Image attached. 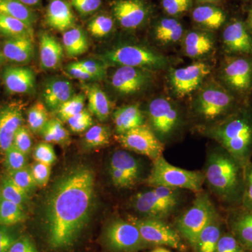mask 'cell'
<instances>
[{
    "instance_id": "obj_1",
    "label": "cell",
    "mask_w": 252,
    "mask_h": 252,
    "mask_svg": "<svg viewBox=\"0 0 252 252\" xmlns=\"http://www.w3.org/2000/svg\"><path fill=\"white\" fill-rule=\"evenodd\" d=\"M94 190V172L84 166L69 170L55 184L44 208L50 248L61 250L75 243L90 218Z\"/></svg>"
},
{
    "instance_id": "obj_2",
    "label": "cell",
    "mask_w": 252,
    "mask_h": 252,
    "mask_svg": "<svg viewBox=\"0 0 252 252\" xmlns=\"http://www.w3.org/2000/svg\"><path fill=\"white\" fill-rule=\"evenodd\" d=\"M245 168L219 146L207 153L204 167L205 184L220 203L230 209L241 206L245 188Z\"/></svg>"
},
{
    "instance_id": "obj_3",
    "label": "cell",
    "mask_w": 252,
    "mask_h": 252,
    "mask_svg": "<svg viewBox=\"0 0 252 252\" xmlns=\"http://www.w3.org/2000/svg\"><path fill=\"white\" fill-rule=\"evenodd\" d=\"M204 135L216 141L244 167L252 161V107L243 104L225 119L203 127Z\"/></svg>"
},
{
    "instance_id": "obj_4",
    "label": "cell",
    "mask_w": 252,
    "mask_h": 252,
    "mask_svg": "<svg viewBox=\"0 0 252 252\" xmlns=\"http://www.w3.org/2000/svg\"><path fill=\"white\" fill-rule=\"evenodd\" d=\"M243 104L221 84L210 82L194 97L192 112L205 127L225 119Z\"/></svg>"
},
{
    "instance_id": "obj_5",
    "label": "cell",
    "mask_w": 252,
    "mask_h": 252,
    "mask_svg": "<svg viewBox=\"0 0 252 252\" xmlns=\"http://www.w3.org/2000/svg\"><path fill=\"white\" fill-rule=\"evenodd\" d=\"M145 182L150 187L186 189L197 193L202 191L205 175L203 171L185 170L172 165L161 156L153 161Z\"/></svg>"
},
{
    "instance_id": "obj_6",
    "label": "cell",
    "mask_w": 252,
    "mask_h": 252,
    "mask_svg": "<svg viewBox=\"0 0 252 252\" xmlns=\"http://www.w3.org/2000/svg\"><path fill=\"white\" fill-rule=\"evenodd\" d=\"M181 203L180 189L155 187L136 194L131 205L142 217L164 220L177 211Z\"/></svg>"
},
{
    "instance_id": "obj_7",
    "label": "cell",
    "mask_w": 252,
    "mask_h": 252,
    "mask_svg": "<svg viewBox=\"0 0 252 252\" xmlns=\"http://www.w3.org/2000/svg\"><path fill=\"white\" fill-rule=\"evenodd\" d=\"M218 214L209 193L202 190L197 193L190 206L177 219L175 229L193 248L202 230Z\"/></svg>"
},
{
    "instance_id": "obj_8",
    "label": "cell",
    "mask_w": 252,
    "mask_h": 252,
    "mask_svg": "<svg viewBox=\"0 0 252 252\" xmlns=\"http://www.w3.org/2000/svg\"><path fill=\"white\" fill-rule=\"evenodd\" d=\"M147 115V125L164 145L175 138L184 124L180 107L167 97H158L151 100Z\"/></svg>"
},
{
    "instance_id": "obj_9",
    "label": "cell",
    "mask_w": 252,
    "mask_h": 252,
    "mask_svg": "<svg viewBox=\"0 0 252 252\" xmlns=\"http://www.w3.org/2000/svg\"><path fill=\"white\" fill-rule=\"evenodd\" d=\"M104 63L113 65L142 68L149 70L165 69L169 60L157 51L139 45L119 46L102 55Z\"/></svg>"
},
{
    "instance_id": "obj_10",
    "label": "cell",
    "mask_w": 252,
    "mask_h": 252,
    "mask_svg": "<svg viewBox=\"0 0 252 252\" xmlns=\"http://www.w3.org/2000/svg\"><path fill=\"white\" fill-rule=\"evenodd\" d=\"M220 78L225 89L242 102L252 91V56H227L220 67Z\"/></svg>"
},
{
    "instance_id": "obj_11",
    "label": "cell",
    "mask_w": 252,
    "mask_h": 252,
    "mask_svg": "<svg viewBox=\"0 0 252 252\" xmlns=\"http://www.w3.org/2000/svg\"><path fill=\"white\" fill-rule=\"evenodd\" d=\"M127 220L137 227L142 239L149 246H165L180 251L186 249L178 231L163 220L129 215Z\"/></svg>"
},
{
    "instance_id": "obj_12",
    "label": "cell",
    "mask_w": 252,
    "mask_h": 252,
    "mask_svg": "<svg viewBox=\"0 0 252 252\" xmlns=\"http://www.w3.org/2000/svg\"><path fill=\"white\" fill-rule=\"evenodd\" d=\"M104 240L106 246L112 252H137L149 246L137 227L122 219H116L107 225Z\"/></svg>"
},
{
    "instance_id": "obj_13",
    "label": "cell",
    "mask_w": 252,
    "mask_h": 252,
    "mask_svg": "<svg viewBox=\"0 0 252 252\" xmlns=\"http://www.w3.org/2000/svg\"><path fill=\"white\" fill-rule=\"evenodd\" d=\"M142 162L130 152L117 150L109 160V174L118 189H130L143 180Z\"/></svg>"
},
{
    "instance_id": "obj_14",
    "label": "cell",
    "mask_w": 252,
    "mask_h": 252,
    "mask_svg": "<svg viewBox=\"0 0 252 252\" xmlns=\"http://www.w3.org/2000/svg\"><path fill=\"white\" fill-rule=\"evenodd\" d=\"M116 139L124 149L145 156L152 161L162 156L164 144L147 124L117 135Z\"/></svg>"
},
{
    "instance_id": "obj_15",
    "label": "cell",
    "mask_w": 252,
    "mask_h": 252,
    "mask_svg": "<svg viewBox=\"0 0 252 252\" xmlns=\"http://www.w3.org/2000/svg\"><path fill=\"white\" fill-rule=\"evenodd\" d=\"M210 73L211 67L203 62L194 63L185 67L172 69L169 82L172 94L178 98L187 97L200 87Z\"/></svg>"
},
{
    "instance_id": "obj_16",
    "label": "cell",
    "mask_w": 252,
    "mask_h": 252,
    "mask_svg": "<svg viewBox=\"0 0 252 252\" xmlns=\"http://www.w3.org/2000/svg\"><path fill=\"white\" fill-rule=\"evenodd\" d=\"M152 71L142 68L122 66L111 78L114 90L123 95H131L147 90L153 82Z\"/></svg>"
},
{
    "instance_id": "obj_17",
    "label": "cell",
    "mask_w": 252,
    "mask_h": 252,
    "mask_svg": "<svg viewBox=\"0 0 252 252\" xmlns=\"http://www.w3.org/2000/svg\"><path fill=\"white\" fill-rule=\"evenodd\" d=\"M222 41L227 56H252V34L240 20H233L227 25Z\"/></svg>"
},
{
    "instance_id": "obj_18",
    "label": "cell",
    "mask_w": 252,
    "mask_h": 252,
    "mask_svg": "<svg viewBox=\"0 0 252 252\" xmlns=\"http://www.w3.org/2000/svg\"><path fill=\"white\" fill-rule=\"evenodd\" d=\"M113 14L120 26L126 29H135L148 16V9L140 0H118L112 5Z\"/></svg>"
},
{
    "instance_id": "obj_19",
    "label": "cell",
    "mask_w": 252,
    "mask_h": 252,
    "mask_svg": "<svg viewBox=\"0 0 252 252\" xmlns=\"http://www.w3.org/2000/svg\"><path fill=\"white\" fill-rule=\"evenodd\" d=\"M22 107L20 104H7L0 109V152H6L13 146L15 134L23 126Z\"/></svg>"
},
{
    "instance_id": "obj_20",
    "label": "cell",
    "mask_w": 252,
    "mask_h": 252,
    "mask_svg": "<svg viewBox=\"0 0 252 252\" xmlns=\"http://www.w3.org/2000/svg\"><path fill=\"white\" fill-rule=\"evenodd\" d=\"M227 225L248 252H252V211L242 207L230 209Z\"/></svg>"
},
{
    "instance_id": "obj_21",
    "label": "cell",
    "mask_w": 252,
    "mask_h": 252,
    "mask_svg": "<svg viewBox=\"0 0 252 252\" xmlns=\"http://www.w3.org/2000/svg\"><path fill=\"white\" fill-rule=\"evenodd\" d=\"M2 79L6 90L11 94H31L35 88L34 73L28 67H6Z\"/></svg>"
},
{
    "instance_id": "obj_22",
    "label": "cell",
    "mask_w": 252,
    "mask_h": 252,
    "mask_svg": "<svg viewBox=\"0 0 252 252\" xmlns=\"http://www.w3.org/2000/svg\"><path fill=\"white\" fill-rule=\"evenodd\" d=\"M46 23L52 29L65 32L75 24V17L70 5L64 0H51L48 5Z\"/></svg>"
},
{
    "instance_id": "obj_23",
    "label": "cell",
    "mask_w": 252,
    "mask_h": 252,
    "mask_svg": "<svg viewBox=\"0 0 252 252\" xmlns=\"http://www.w3.org/2000/svg\"><path fill=\"white\" fill-rule=\"evenodd\" d=\"M74 88L70 81L54 79L46 83L43 90V98L51 110L58 109L74 96Z\"/></svg>"
},
{
    "instance_id": "obj_24",
    "label": "cell",
    "mask_w": 252,
    "mask_h": 252,
    "mask_svg": "<svg viewBox=\"0 0 252 252\" xmlns=\"http://www.w3.org/2000/svg\"><path fill=\"white\" fill-rule=\"evenodd\" d=\"M4 59L9 62L26 64L34 56L33 39L29 37L9 38L3 44Z\"/></svg>"
},
{
    "instance_id": "obj_25",
    "label": "cell",
    "mask_w": 252,
    "mask_h": 252,
    "mask_svg": "<svg viewBox=\"0 0 252 252\" xmlns=\"http://www.w3.org/2000/svg\"><path fill=\"white\" fill-rule=\"evenodd\" d=\"M113 120L117 135L145 124L143 112L137 104H129L117 109L113 114Z\"/></svg>"
},
{
    "instance_id": "obj_26",
    "label": "cell",
    "mask_w": 252,
    "mask_h": 252,
    "mask_svg": "<svg viewBox=\"0 0 252 252\" xmlns=\"http://www.w3.org/2000/svg\"><path fill=\"white\" fill-rule=\"evenodd\" d=\"M215 46L211 34L203 31H190L184 38L185 54L190 59H199L210 54Z\"/></svg>"
},
{
    "instance_id": "obj_27",
    "label": "cell",
    "mask_w": 252,
    "mask_h": 252,
    "mask_svg": "<svg viewBox=\"0 0 252 252\" xmlns=\"http://www.w3.org/2000/svg\"><path fill=\"white\" fill-rule=\"evenodd\" d=\"M41 66L44 69H54L59 67L63 58V48L59 41L51 34H41L39 42Z\"/></svg>"
},
{
    "instance_id": "obj_28",
    "label": "cell",
    "mask_w": 252,
    "mask_h": 252,
    "mask_svg": "<svg viewBox=\"0 0 252 252\" xmlns=\"http://www.w3.org/2000/svg\"><path fill=\"white\" fill-rule=\"evenodd\" d=\"M223 221L220 214L199 235L193 248L194 252H216L219 240L223 234Z\"/></svg>"
},
{
    "instance_id": "obj_29",
    "label": "cell",
    "mask_w": 252,
    "mask_h": 252,
    "mask_svg": "<svg viewBox=\"0 0 252 252\" xmlns=\"http://www.w3.org/2000/svg\"><path fill=\"white\" fill-rule=\"evenodd\" d=\"M83 89L89 100L90 112L101 122L107 120L111 114V102L107 94L94 84H84Z\"/></svg>"
},
{
    "instance_id": "obj_30",
    "label": "cell",
    "mask_w": 252,
    "mask_h": 252,
    "mask_svg": "<svg viewBox=\"0 0 252 252\" xmlns=\"http://www.w3.org/2000/svg\"><path fill=\"white\" fill-rule=\"evenodd\" d=\"M192 18L200 27L215 31L224 24L226 15L217 6L203 5L193 10Z\"/></svg>"
},
{
    "instance_id": "obj_31",
    "label": "cell",
    "mask_w": 252,
    "mask_h": 252,
    "mask_svg": "<svg viewBox=\"0 0 252 252\" xmlns=\"http://www.w3.org/2000/svg\"><path fill=\"white\" fill-rule=\"evenodd\" d=\"M154 36L162 44H174L182 39L183 27L175 18H162L154 28Z\"/></svg>"
},
{
    "instance_id": "obj_32",
    "label": "cell",
    "mask_w": 252,
    "mask_h": 252,
    "mask_svg": "<svg viewBox=\"0 0 252 252\" xmlns=\"http://www.w3.org/2000/svg\"><path fill=\"white\" fill-rule=\"evenodd\" d=\"M63 44L65 52L72 58L84 54L89 49V41L86 33L79 27H73L64 32Z\"/></svg>"
},
{
    "instance_id": "obj_33",
    "label": "cell",
    "mask_w": 252,
    "mask_h": 252,
    "mask_svg": "<svg viewBox=\"0 0 252 252\" xmlns=\"http://www.w3.org/2000/svg\"><path fill=\"white\" fill-rule=\"evenodd\" d=\"M0 14L16 18L31 28L36 21L34 11L19 0H0Z\"/></svg>"
},
{
    "instance_id": "obj_34",
    "label": "cell",
    "mask_w": 252,
    "mask_h": 252,
    "mask_svg": "<svg viewBox=\"0 0 252 252\" xmlns=\"http://www.w3.org/2000/svg\"><path fill=\"white\" fill-rule=\"evenodd\" d=\"M0 34L9 38L29 37L33 39L34 31L32 28L22 21L0 14Z\"/></svg>"
},
{
    "instance_id": "obj_35",
    "label": "cell",
    "mask_w": 252,
    "mask_h": 252,
    "mask_svg": "<svg viewBox=\"0 0 252 252\" xmlns=\"http://www.w3.org/2000/svg\"><path fill=\"white\" fill-rule=\"evenodd\" d=\"M40 133L41 137L48 143L64 144L69 140V132L59 119L49 120Z\"/></svg>"
},
{
    "instance_id": "obj_36",
    "label": "cell",
    "mask_w": 252,
    "mask_h": 252,
    "mask_svg": "<svg viewBox=\"0 0 252 252\" xmlns=\"http://www.w3.org/2000/svg\"><path fill=\"white\" fill-rule=\"evenodd\" d=\"M22 207L1 198L0 202V225L7 226L17 224L26 220Z\"/></svg>"
},
{
    "instance_id": "obj_37",
    "label": "cell",
    "mask_w": 252,
    "mask_h": 252,
    "mask_svg": "<svg viewBox=\"0 0 252 252\" xmlns=\"http://www.w3.org/2000/svg\"><path fill=\"white\" fill-rule=\"evenodd\" d=\"M1 198L19 205L23 209L28 201V194L19 188L9 176L1 180Z\"/></svg>"
},
{
    "instance_id": "obj_38",
    "label": "cell",
    "mask_w": 252,
    "mask_h": 252,
    "mask_svg": "<svg viewBox=\"0 0 252 252\" xmlns=\"http://www.w3.org/2000/svg\"><path fill=\"white\" fill-rule=\"evenodd\" d=\"M110 137V130L107 126H93L86 132L84 142L89 148H97L108 145Z\"/></svg>"
},
{
    "instance_id": "obj_39",
    "label": "cell",
    "mask_w": 252,
    "mask_h": 252,
    "mask_svg": "<svg viewBox=\"0 0 252 252\" xmlns=\"http://www.w3.org/2000/svg\"><path fill=\"white\" fill-rule=\"evenodd\" d=\"M47 109L40 102L32 106L28 112V123L29 129L32 132H40L46 123L49 122Z\"/></svg>"
},
{
    "instance_id": "obj_40",
    "label": "cell",
    "mask_w": 252,
    "mask_h": 252,
    "mask_svg": "<svg viewBox=\"0 0 252 252\" xmlns=\"http://www.w3.org/2000/svg\"><path fill=\"white\" fill-rule=\"evenodd\" d=\"M86 98L85 94H81L71 97L57 109L59 119L63 122H67L70 118L82 112L84 109Z\"/></svg>"
},
{
    "instance_id": "obj_41",
    "label": "cell",
    "mask_w": 252,
    "mask_h": 252,
    "mask_svg": "<svg viewBox=\"0 0 252 252\" xmlns=\"http://www.w3.org/2000/svg\"><path fill=\"white\" fill-rule=\"evenodd\" d=\"M114 21L107 14H99L94 16L88 24V30L95 37H104L110 34L114 29Z\"/></svg>"
},
{
    "instance_id": "obj_42",
    "label": "cell",
    "mask_w": 252,
    "mask_h": 252,
    "mask_svg": "<svg viewBox=\"0 0 252 252\" xmlns=\"http://www.w3.org/2000/svg\"><path fill=\"white\" fill-rule=\"evenodd\" d=\"M9 177L19 188L30 193L36 187L31 167L26 166L21 170L9 172Z\"/></svg>"
},
{
    "instance_id": "obj_43",
    "label": "cell",
    "mask_w": 252,
    "mask_h": 252,
    "mask_svg": "<svg viewBox=\"0 0 252 252\" xmlns=\"http://www.w3.org/2000/svg\"><path fill=\"white\" fill-rule=\"evenodd\" d=\"M5 164L9 172L21 170L23 167L27 166V155L18 150L14 146L10 147L5 152Z\"/></svg>"
},
{
    "instance_id": "obj_44",
    "label": "cell",
    "mask_w": 252,
    "mask_h": 252,
    "mask_svg": "<svg viewBox=\"0 0 252 252\" xmlns=\"http://www.w3.org/2000/svg\"><path fill=\"white\" fill-rule=\"evenodd\" d=\"M67 123L71 130L74 132H82L88 130L94 124L91 113L86 109L70 118Z\"/></svg>"
},
{
    "instance_id": "obj_45",
    "label": "cell",
    "mask_w": 252,
    "mask_h": 252,
    "mask_svg": "<svg viewBox=\"0 0 252 252\" xmlns=\"http://www.w3.org/2000/svg\"><path fill=\"white\" fill-rule=\"evenodd\" d=\"M216 252H248L234 235L230 231L223 233L218 245Z\"/></svg>"
},
{
    "instance_id": "obj_46",
    "label": "cell",
    "mask_w": 252,
    "mask_h": 252,
    "mask_svg": "<svg viewBox=\"0 0 252 252\" xmlns=\"http://www.w3.org/2000/svg\"><path fill=\"white\" fill-rule=\"evenodd\" d=\"M13 146L26 155L31 153L32 142L31 132L27 127L22 126L18 129L14 135Z\"/></svg>"
},
{
    "instance_id": "obj_47",
    "label": "cell",
    "mask_w": 252,
    "mask_h": 252,
    "mask_svg": "<svg viewBox=\"0 0 252 252\" xmlns=\"http://www.w3.org/2000/svg\"><path fill=\"white\" fill-rule=\"evenodd\" d=\"M34 158L36 162H42L51 166L56 160L54 147L46 142L38 144L34 149Z\"/></svg>"
},
{
    "instance_id": "obj_48",
    "label": "cell",
    "mask_w": 252,
    "mask_h": 252,
    "mask_svg": "<svg viewBox=\"0 0 252 252\" xmlns=\"http://www.w3.org/2000/svg\"><path fill=\"white\" fill-rule=\"evenodd\" d=\"M32 174L37 187H44L47 185L51 177V165L42 162H36L31 167Z\"/></svg>"
},
{
    "instance_id": "obj_49",
    "label": "cell",
    "mask_w": 252,
    "mask_h": 252,
    "mask_svg": "<svg viewBox=\"0 0 252 252\" xmlns=\"http://www.w3.org/2000/svg\"><path fill=\"white\" fill-rule=\"evenodd\" d=\"M252 211V162H249L245 168V188L241 206Z\"/></svg>"
},
{
    "instance_id": "obj_50",
    "label": "cell",
    "mask_w": 252,
    "mask_h": 252,
    "mask_svg": "<svg viewBox=\"0 0 252 252\" xmlns=\"http://www.w3.org/2000/svg\"><path fill=\"white\" fill-rule=\"evenodd\" d=\"M162 5L167 14L177 16L190 9L192 0H162Z\"/></svg>"
},
{
    "instance_id": "obj_51",
    "label": "cell",
    "mask_w": 252,
    "mask_h": 252,
    "mask_svg": "<svg viewBox=\"0 0 252 252\" xmlns=\"http://www.w3.org/2000/svg\"><path fill=\"white\" fill-rule=\"evenodd\" d=\"M70 3L81 16H88L100 7L102 0H70Z\"/></svg>"
},
{
    "instance_id": "obj_52",
    "label": "cell",
    "mask_w": 252,
    "mask_h": 252,
    "mask_svg": "<svg viewBox=\"0 0 252 252\" xmlns=\"http://www.w3.org/2000/svg\"><path fill=\"white\" fill-rule=\"evenodd\" d=\"M84 69L91 74L95 81L103 79L106 75L105 66L92 60H83L77 62Z\"/></svg>"
},
{
    "instance_id": "obj_53",
    "label": "cell",
    "mask_w": 252,
    "mask_h": 252,
    "mask_svg": "<svg viewBox=\"0 0 252 252\" xmlns=\"http://www.w3.org/2000/svg\"><path fill=\"white\" fill-rule=\"evenodd\" d=\"M66 72L69 77L79 81H95V79L89 73L86 72L77 62L68 64L66 67Z\"/></svg>"
},
{
    "instance_id": "obj_54",
    "label": "cell",
    "mask_w": 252,
    "mask_h": 252,
    "mask_svg": "<svg viewBox=\"0 0 252 252\" xmlns=\"http://www.w3.org/2000/svg\"><path fill=\"white\" fill-rule=\"evenodd\" d=\"M8 252H39L32 240L27 236H23L15 240Z\"/></svg>"
},
{
    "instance_id": "obj_55",
    "label": "cell",
    "mask_w": 252,
    "mask_h": 252,
    "mask_svg": "<svg viewBox=\"0 0 252 252\" xmlns=\"http://www.w3.org/2000/svg\"><path fill=\"white\" fill-rule=\"evenodd\" d=\"M15 240L14 235L6 228H0V252H9Z\"/></svg>"
},
{
    "instance_id": "obj_56",
    "label": "cell",
    "mask_w": 252,
    "mask_h": 252,
    "mask_svg": "<svg viewBox=\"0 0 252 252\" xmlns=\"http://www.w3.org/2000/svg\"><path fill=\"white\" fill-rule=\"evenodd\" d=\"M19 1L31 7V6H37L40 3L41 0H19Z\"/></svg>"
},
{
    "instance_id": "obj_57",
    "label": "cell",
    "mask_w": 252,
    "mask_h": 252,
    "mask_svg": "<svg viewBox=\"0 0 252 252\" xmlns=\"http://www.w3.org/2000/svg\"><path fill=\"white\" fill-rule=\"evenodd\" d=\"M246 23L247 26H248L249 31H250L252 34V7L250 9V12H249L248 19H247L246 23Z\"/></svg>"
},
{
    "instance_id": "obj_58",
    "label": "cell",
    "mask_w": 252,
    "mask_h": 252,
    "mask_svg": "<svg viewBox=\"0 0 252 252\" xmlns=\"http://www.w3.org/2000/svg\"><path fill=\"white\" fill-rule=\"evenodd\" d=\"M151 252H171L170 250H167V249L163 248H158L154 250L153 251Z\"/></svg>"
},
{
    "instance_id": "obj_59",
    "label": "cell",
    "mask_w": 252,
    "mask_h": 252,
    "mask_svg": "<svg viewBox=\"0 0 252 252\" xmlns=\"http://www.w3.org/2000/svg\"><path fill=\"white\" fill-rule=\"evenodd\" d=\"M4 60V55H3L2 51L0 50V67H1V66L2 65Z\"/></svg>"
},
{
    "instance_id": "obj_60",
    "label": "cell",
    "mask_w": 252,
    "mask_h": 252,
    "mask_svg": "<svg viewBox=\"0 0 252 252\" xmlns=\"http://www.w3.org/2000/svg\"><path fill=\"white\" fill-rule=\"evenodd\" d=\"M200 1H203V2H213V1H218V0H198Z\"/></svg>"
},
{
    "instance_id": "obj_61",
    "label": "cell",
    "mask_w": 252,
    "mask_h": 252,
    "mask_svg": "<svg viewBox=\"0 0 252 252\" xmlns=\"http://www.w3.org/2000/svg\"><path fill=\"white\" fill-rule=\"evenodd\" d=\"M1 188H0V202H1Z\"/></svg>"
}]
</instances>
